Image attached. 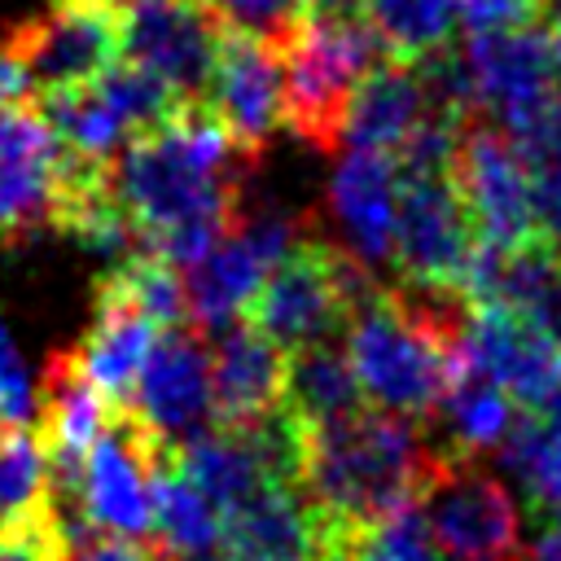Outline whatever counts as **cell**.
<instances>
[{"instance_id":"obj_34","label":"cell","mask_w":561,"mask_h":561,"mask_svg":"<svg viewBox=\"0 0 561 561\" xmlns=\"http://www.w3.org/2000/svg\"><path fill=\"white\" fill-rule=\"evenodd\" d=\"M206 4L219 18V26L267 39L276 48L307 22V0H206Z\"/></svg>"},{"instance_id":"obj_11","label":"cell","mask_w":561,"mask_h":561,"mask_svg":"<svg viewBox=\"0 0 561 561\" xmlns=\"http://www.w3.org/2000/svg\"><path fill=\"white\" fill-rule=\"evenodd\" d=\"M473 250L478 232L460 206L451 171H399L394 285L460 294Z\"/></svg>"},{"instance_id":"obj_8","label":"cell","mask_w":561,"mask_h":561,"mask_svg":"<svg viewBox=\"0 0 561 561\" xmlns=\"http://www.w3.org/2000/svg\"><path fill=\"white\" fill-rule=\"evenodd\" d=\"M311 232V215L294 210H245L241 224L184 276L188 294V329L224 333L232 320L245 316L272 267Z\"/></svg>"},{"instance_id":"obj_24","label":"cell","mask_w":561,"mask_h":561,"mask_svg":"<svg viewBox=\"0 0 561 561\" xmlns=\"http://www.w3.org/2000/svg\"><path fill=\"white\" fill-rule=\"evenodd\" d=\"M35 412L44 416V425L35 430L53 469H57V482H70L79 460L92 451V443L105 434V425L114 421L110 408L101 403V394L75 373L70 355L57 351L44 368V390L35 399Z\"/></svg>"},{"instance_id":"obj_41","label":"cell","mask_w":561,"mask_h":561,"mask_svg":"<svg viewBox=\"0 0 561 561\" xmlns=\"http://www.w3.org/2000/svg\"><path fill=\"white\" fill-rule=\"evenodd\" d=\"M552 66H557V83H561V26L552 35Z\"/></svg>"},{"instance_id":"obj_39","label":"cell","mask_w":561,"mask_h":561,"mask_svg":"<svg viewBox=\"0 0 561 561\" xmlns=\"http://www.w3.org/2000/svg\"><path fill=\"white\" fill-rule=\"evenodd\" d=\"M517 561H561V522L543 526V530L517 552Z\"/></svg>"},{"instance_id":"obj_38","label":"cell","mask_w":561,"mask_h":561,"mask_svg":"<svg viewBox=\"0 0 561 561\" xmlns=\"http://www.w3.org/2000/svg\"><path fill=\"white\" fill-rule=\"evenodd\" d=\"M66 561H158V557L140 543L101 539V535H83L79 526H70V557Z\"/></svg>"},{"instance_id":"obj_9","label":"cell","mask_w":561,"mask_h":561,"mask_svg":"<svg viewBox=\"0 0 561 561\" xmlns=\"http://www.w3.org/2000/svg\"><path fill=\"white\" fill-rule=\"evenodd\" d=\"M456 57L478 123H491L513 140L526 136L557 105L561 83L552 66V39L535 26L469 35V44Z\"/></svg>"},{"instance_id":"obj_36","label":"cell","mask_w":561,"mask_h":561,"mask_svg":"<svg viewBox=\"0 0 561 561\" xmlns=\"http://www.w3.org/2000/svg\"><path fill=\"white\" fill-rule=\"evenodd\" d=\"M66 557H70V522L61 513L0 535V561H66Z\"/></svg>"},{"instance_id":"obj_15","label":"cell","mask_w":561,"mask_h":561,"mask_svg":"<svg viewBox=\"0 0 561 561\" xmlns=\"http://www.w3.org/2000/svg\"><path fill=\"white\" fill-rule=\"evenodd\" d=\"M206 114L228 131L241 158H259L267 136L285 123V75L280 48L241 31H219L210 83L202 96Z\"/></svg>"},{"instance_id":"obj_30","label":"cell","mask_w":561,"mask_h":561,"mask_svg":"<svg viewBox=\"0 0 561 561\" xmlns=\"http://www.w3.org/2000/svg\"><path fill=\"white\" fill-rule=\"evenodd\" d=\"M364 22L394 61H425L447 48L460 13L456 0H364Z\"/></svg>"},{"instance_id":"obj_31","label":"cell","mask_w":561,"mask_h":561,"mask_svg":"<svg viewBox=\"0 0 561 561\" xmlns=\"http://www.w3.org/2000/svg\"><path fill=\"white\" fill-rule=\"evenodd\" d=\"M110 276L158 333L188 329V294H184V272L175 263L158 254H131L127 263L110 267Z\"/></svg>"},{"instance_id":"obj_4","label":"cell","mask_w":561,"mask_h":561,"mask_svg":"<svg viewBox=\"0 0 561 561\" xmlns=\"http://www.w3.org/2000/svg\"><path fill=\"white\" fill-rule=\"evenodd\" d=\"M381 39L364 18H307L280 44L285 127L329 153L342 145V118L368 70L381 66Z\"/></svg>"},{"instance_id":"obj_23","label":"cell","mask_w":561,"mask_h":561,"mask_svg":"<svg viewBox=\"0 0 561 561\" xmlns=\"http://www.w3.org/2000/svg\"><path fill=\"white\" fill-rule=\"evenodd\" d=\"M438 114L443 110H434L430 88H425V79H421L416 66H408V61H381L377 70H368V79L355 88V96L346 105L342 145L346 149H364V153L399 158L421 136V127L430 118H438Z\"/></svg>"},{"instance_id":"obj_25","label":"cell","mask_w":561,"mask_h":561,"mask_svg":"<svg viewBox=\"0 0 561 561\" xmlns=\"http://www.w3.org/2000/svg\"><path fill=\"white\" fill-rule=\"evenodd\" d=\"M434 425L443 447H434L438 456H465V460H482L486 451H500L504 438L517 425V403L486 381L482 373L456 364L451 386L443 390L438 408H434Z\"/></svg>"},{"instance_id":"obj_2","label":"cell","mask_w":561,"mask_h":561,"mask_svg":"<svg viewBox=\"0 0 561 561\" xmlns=\"http://www.w3.org/2000/svg\"><path fill=\"white\" fill-rule=\"evenodd\" d=\"M469 302L451 289L377 285L346 320L342 351L359 394L399 421L434 416L460 364V329Z\"/></svg>"},{"instance_id":"obj_33","label":"cell","mask_w":561,"mask_h":561,"mask_svg":"<svg viewBox=\"0 0 561 561\" xmlns=\"http://www.w3.org/2000/svg\"><path fill=\"white\" fill-rule=\"evenodd\" d=\"M337 561H443V552L434 548L416 504H408L373 526L346 530Z\"/></svg>"},{"instance_id":"obj_35","label":"cell","mask_w":561,"mask_h":561,"mask_svg":"<svg viewBox=\"0 0 561 561\" xmlns=\"http://www.w3.org/2000/svg\"><path fill=\"white\" fill-rule=\"evenodd\" d=\"M35 421V381L0 320V430H31Z\"/></svg>"},{"instance_id":"obj_19","label":"cell","mask_w":561,"mask_h":561,"mask_svg":"<svg viewBox=\"0 0 561 561\" xmlns=\"http://www.w3.org/2000/svg\"><path fill=\"white\" fill-rule=\"evenodd\" d=\"M158 337L162 333L136 311V302L105 272L96 280V298H92V329L66 355H70L75 373L101 394V403L110 408V416H123L131 408L140 368H145L149 351L158 346Z\"/></svg>"},{"instance_id":"obj_32","label":"cell","mask_w":561,"mask_h":561,"mask_svg":"<svg viewBox=\"0 0 561 561\" xmlns=\"http://www.w3.org/2000/svg\"><path fill=\"white\" fill-rule=\"evenodd\" d=\"M517 149H522L526 171H530L539 237L561 245V96L526 136H517Z\"/></svg>"},{"instance_id":"obj_27","label":"cell","mask_w":561,"mask_h":561,"mask_svg":"<svg viewBox=\"0 0 561 561\" xmlns=\"http://www.w3.org/2000/svg\"><path fill=\"white\" fill-rule=\"evenodd\" d=\"M153 535L162 552L175 561H202L206 552L219 548V513L184 478L175 451H167L153 473Z\"/></svg>"},{"instance_id":"obj_6","label":"cell","mask_w":561,"mask_h":561,"mask_svg":"<svg viewBox=\"0 0 561 561\" xmlns=\"http://www.w3.org/2000/svg\"><path fill=\"white\" fill-rule=\"evenodd\" d=\"M416 513L447 561H517L522 552L517 491L482 460L434 451Z\"/></svg>"},{"instance_id":"obj_40","label":"cell","mask_w":561,"mask_h":561,"mask_svg":"<svg viewBox=\"0 0 561 561\" xmlns=\"http://www.w3.org/2000/svg\"><path fill=\"white\" fill-rule=\"evenodd\" d=\"M26 96H31V83L22 79V70L0 57V114H4L9 105H22Z\"/></svg>"},{"instance_id":"obj_12","label":"cell","mask_w":561,"mask_h":561,"mask_svg":"<svg viewBox=\"0 0 561 561\" xmlns=\"http://www.w3.org/2000/svg\"><path fill=\"white\" fill-rule=\"evenodd\" d=\"M451 184L482 245L508 250L539 237L530 171L513 136L491 123H465L451 158Z\"/></svg>"},{"instance_id":"obj_1","label":"cell","mask_w":561,"mask_h":561,"mask_svg":"<svg viewBox=\"0 0 561 561\" xmlns=\"http://www.w3.org/2000/svg\"><path fill=\"white\" fill-rule=\"evenodd\" d=\"M250 167L206 105L184 101L110 158V193L140 254L193 267L241 224V171Z\"/></svg>"},{"instance_id":"obj_10","label":"cell","mask_w":561,"mask_h":561,"mask_svg":"<svg viewBox=\"0 0 561 561\" xmlns=\"http://www.w3.org/2000/svg\"><path fill=\"white\" fill-rule=\"evenodd\" d=\"M162 456L167 447H158L136 421L114 416L70 478L83 526L123 543L153 535V473Z\"/></svg>"},{"instance_id":"obj_20","label":"cell","mask_w":561,"mask_h":561,"mask_svg":"<svg viewBox=\"0 0 561 561\" xmlns=\"http://www.w3.org/2000/svg\"><path fill=\"white\" fill-rule=\"evenodd\" d=\"M66 149L31 105H9L0 114V241L53 224L57 184Z\"/></svg>"},{"instance_id":"obj_16","label":"cell","mask_w":561,"mask_h":561,"mask_svg":"<svg viewBox=\"0 0 561 561\" xmlns=\"http://www.w3.org/2000/svg\"><path fill=\"white\" fill-rule=\"evenodd\" d=\"M456 355L530 412H552L561 394V342L517 311L469 307Z\"/></svg>"},{"instance_id":"obj_5","label":"cell","mask_w":561,"mask_h":561,"mask_svg":"<svg viewBox=\"0 0 561 561\" xmlns=\"http://www.w3.org/2000/svg\"><path fill=\"white\" fill-rule=\"evenodd\" d=\"M386 280H373L359 272L329 237L316 228L272 267L254 302L241 320H250L259 333H267L280 351H307L320 342H333V333L346 329L351 311Z\"/></svg>"},{"instance_id":"obj_13","label":"cell","mask_w":561,"mask_h":561,"mask_svg":"<svg viewBox=\"0 0 561 561\" xmlns=\"http://www.w3.org/2000/svg\"><path fill=\"white\" fill-rule=\"evenodd\" d=\"M123 416L136 421L167 451H180L215 430L210 351L197 329H171L158 337L140 368L131 408Z\"/></svg>"},{"instance_id":"obj_21","label":"cell","mask_w":561,"mask_h":561,"mask_svg":"<svg viewBox=\"0 0 561 561\" xmlns=\"http://www.w3.org/2000/svg\"><path fill=\"white\" fill-rule=\"evenodd\" d=\"M460 298L469 307L517 311L522 320L539 324L561 342V245L548 237L508 250L478 241L469 272L460 280Z\"/></svg>"},{"instance_id":"obj_43","label":"cell","mask_w":561,"mask_h":561,"mask_svg":"<svg viewBox=\"0 0 561 561\" xmlns=\"http://www.w3.org/2000/svg\"><path fill=\"white\" fill-rule=\"evenodd\" d=\"M543 416H561V394H557V403H552V412H543Z\"/></svg>"},{"instance_id":"obj_18","label":"cell","mask_w":561,"mask_h":561,"mask_svg":"<svg viewBox=\"0 0 561 561\" xmlns=\"http://www.w3.org/2000/svg\"><path fill=\"white\" fill-rule=\"evenodd\" d=\"M342 535L298 482H267L219 526L224 561H337Z\"/></svg>"},{"instance_id":"obj_17","label":"cell","mask_w":561,"mask_h":561,"mask_svg":"<svg viewBox=\"0 0 561 561\" xmlns=\"http://www.w3.org/2000/svg\"><path fill=\"white\" fill-rule=\"evenodd\" d=\"M324 210L333 219V245L377 280L394 267V224H399V162L386 153L342 149L333 162Z\"/></svg>"},{"instance_id":"obj_22","label":"cell","mask_w":561,"mask_h":561,"mask_svg":"<svg viewBox=\"0 0 561 561\" xmlns=\"http://www.w3.org/2000/svg\"><path fill=\"white\" fill-rule=\"evenodd\" d=\"M289 351H280L250 320H232L210 351V399L215 425L250 430L285 408Z\"/></svg>"},{"instance_id":"obj_42","label":"cell","mask_w":561,"mask_h":561,"mask_svg":"<svg viewBox=\"0 0 561 561\" xmlns=\"http://www.w3.org/2000/svg\"><path fill=\"white\" fill-rule=\"evenodd\" d=\"M543 13H548L557 26H561V0H543Z\"/></svg>"},{"instance_id":"obj_3","label":"cell","mask_w":561,"mask_h":561,"mask_svg":"<svg viewBox=\"0 0 561 561\" xmlns=\"http://www.w3.org/2000/svg\"><path fill=\"white\" fill-rule=\"evenodd\" d=\"M434 465L416 421L359 408L329 425H298V486L337 526L359 530L408 508Z\"/></svg>"},{"instance_id":"obj_26","label":"cell","mask_w":561,"mask_h":561,"mask_svg":"<svg viewBox=\"0 0 561 561\" xmlns=\"http://www.w3.org/2000/svg\"><path fill=\"white\" fill-rule=\"evenodd\" d=\"M57 469L35 430H0V535L57 517Z\"/></svg>"},{"instance_id":"obj_37","label":"cell","mask_w":561,"mask_h":561,"mask_svg":"<svg viewBox=\"0 0 561 561\" xmlns=\"http://www.w3.org/2000/svg\"><path fill=\"white\" fill-rule=\"evenodd\" d=\"M456 13L469 26V35H495L530 26V18L543 13V0H456Z\"/></svg>"},{"instance_id":"obj_29","label":"cell","mask_w":561,"mask_h":561,"mask_svg":"<svg viewBox=\"0 0 561 561\" xmlns=\"http://www.w3.org/2000/svg\"><path fill=\"white\" fill-rule=\"evenodd\" d=\"M495 473L526 495L539 513L561 522V416H530L517 421L504 447L495 451Z\"/></svg>"},{"instance_id":"obj_28","label":"cell","mask_w":561,"mask_h":561,"mask_svg":"<svg viewBox=\"0 0 561 561\" xmlns=\"http://www.w3.org/2000/svg\"><path fill=\"white\" fill-rule=\"evenodd\" d=\"M359 386L355 373L346 364V351L333 342L307 346L289 355V373H285V412L298 425H329L337 416L359 412Z\"/></svg>"},{"instance_id":"obj_7","label":"cell","mask_w":561,"mask_h":561,"mask_svg":"<svg viewBox=\"0 0 561 561\" xmlns=\"http://www.w3.org/2000/svg\"><path fill=\"white\" fill-rule=\"evenodd\" d=\"M0 57L22 70L31 92L92 88L123 61V0H53L4 31Z\"/></svg>"},{"instance_id":"obj_14","label":"cell","mask_w":561,"mask_h":561,"mask_svg":"<svg viewBox=\"0 0 561 561\" xmlns=\"http://www.w3.org/2000/svg\"><path fill=\"white\" fill-rule=\"evenodd\" d=\"M219 31L206 0H123V61L162 79L180 101L206 96Z\"/></svg>"}]
</instances>
